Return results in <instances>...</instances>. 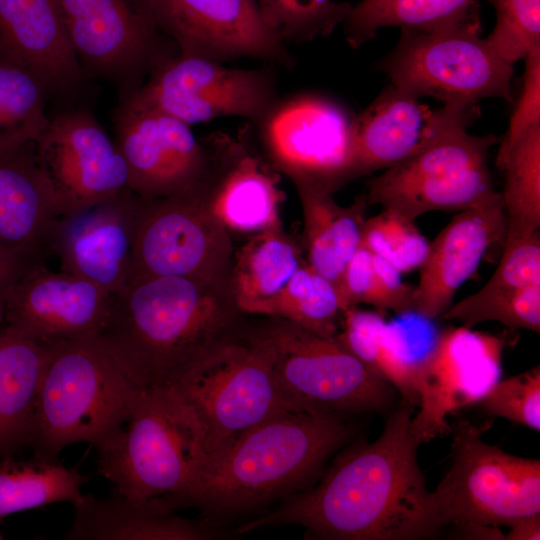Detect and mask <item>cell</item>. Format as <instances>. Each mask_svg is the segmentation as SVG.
<instances>
[{"instance_id": "6da1fadb", "label": "cell", "mask_w": 540, "mask_h": 540, "mask_svg": "<svg viewBox=\"0 0 540 540\" xmlns=\"http://www.w3.org/2000/svg\"><path fill=\"white\" fill-rule=\"evenodd\" d=\"M413 406L402 404L373 442L347 447L311 487L242 523L236 534L297 525L308 539L420 540L440 535L431 491L410 431Z\"/></svg>"}, {"instance_id": "7a4b0ae2", "label": "cell", "mask_w": 540, "mask_h": 540, "mask_svg": "<svg viewBox=\"0 0 540 540\" xmlns=\"http://www.w3.org/2000/svg\"><path fill=\"white\" fill-rule=\"evenodd\" d=\"M231 276H135L112 294L100 333L141 388L168 387L248 326Z\"/></svg>"}, {"instance_id": "3957f363", "label": "cell", "mask_w": 540, "mask_h": 540, "mask_svg": "<svg viewBox=\"0 0 540 540\" xmlns=\"http://www.w3.org/2000/svg\"><path fill=\"white\" fill-rule=\"evenodd\" d=\"M344 416L291 410L254 426L208 459L189 506L216 521L311 487L353 435Z\"/></svg>"}, {"instance_id": "277c9868", "label": "cell", "mask_w": 540, "mask_h": 540, "mask_svg": "<svg viewBox=\"0 0 540 540\" xmlns=\"http://www.w3.org/2000/svg\"><path fill=\"white\" fill-rule=\"evenodd\" d=\"M98 452V471L114 492L172 511L189 506L209 459L194 415L169 387L142 389Z\"/></svg>"}, {"instance_id": "5b68a950", "label": "cell", "mask_w": 540, "mask_h": 540, "mask_svg": "<svg viewBox=\"0 0 540 540\" xmlns=\"http://www.w3.org/2000/svg\"><path fill=\"white\" fill-rule=\"evenodd\" d=\"M142 389L100 333L53 343L28 446L52 460L73 443L98 449L128 418Z\"/></svg>"}, {"instance_id": "8992f818", "label": "cell", "mask_w": 540, "mask_h": 540, "mask_svg": "<svg viewBox=\"0 0 540 540\" xmlns=\"http://www.w3.org/2000/svg\"><path fill=\"white\" fill-rule=\"evenodd\" d=\"M168 387L194 415L209 458L268 418L297 411L279 386L272 349L256 325L248 324Z\"/></svg>"}, {"instance_id": "52a82bcc", "label": "cell", "mask_w": 540, "mask_h": 540, "mask_svg": "<svg viewBox=\"0 0 540 540\" xmlns=\"http://www.w3.org/2000/svg\"><path fill=\"white\" fill-rule=\"evenodd\" d=\"M451 465L432 503L442 530L454 538L477 527H510L540 513V460L509 454L486 443L483 431L467 420L450 425Z\"/></svg>"}, {"instance_id": "ba28073f", "label": "cell", "mask_w": 540, "mask_h": 540, "mask_svg": "<svg viewBox=\"0 0 540 540\" xmlns=\"http://www.w3.org/2000/svg\"><path fill=\"white\" fill-rule=\"evenodd\" d=\"M469 125L448 128L369 179L365 194L368 205H381L415 221L430 211H462L500 197L488 163L489 149L498 138L471 134Z\"/></svg>"}, {"instance_id": "9c48e42d", "label": "cell", "mask_w": 540, "mask_h": 540, "mask_svg": "<svg viewBox=\"0 0 540 540\" xmlns=\"http://www.w3.org/2000/svg\"><path fill=\"white\" fill-rule=\"evenodd\" d=\"M256 327L270 344L279 386L294 410L347 415L392 403L395 389L336 337L279 317L267 316Z\"/></svg>"}, {"instance_id": "30bf717a", "label": "cell", "mask_w": 540, "mask_h": 540, "mask_svg": "<svg viewBox=\"0 0 540 540\" xmlns=\"http://www.w3.org/2000/svg\"><path fill=\"white\" fill-rule=\"evenodd\" d=\"M481 25L420 32L401 29L394 49L378 64L391 84L443 104L471 105L483 98L513 100L514 64L481 38Z\"/></svg>"}, {"instance_id": "8fae6325", "label": "cell", "mask_w": 540, "mask_h": 540, "mask_svg": "<svg viewBox=\"0 0 540 540\" xmlns=\"http://www.w3.org/2000/svg\"><path fill=\"white\" fill-rule=\"evenodd\" d=\"M251 125L262 155L295 185L334 193L353 180L356 114L338 100L316 92L279 97Z\"/></svg>"}, {"instance_id": "7c38bea8", "label": "cell", "mask_w": 540, "mask_h": 540, "mask_svg": "<svg viewBox=\"0 0 540 540\" xmlns=\"http://www.w3.org/2000/svg\"><path fill=\"white\" fill-rule=\"evenodd\" d=\"M279 97L269 68H232L178 52L159 63L123 102L162 111L190 126L229 116L255 124Z\"/></svg>"}, {"instance_id": "4fadbf2b", "label": "cell", "mask_w": 540, "mask_h": 540, "mask_svg": "<svg viewBox=\"0 0 540 540\" xmlns=\"http://www.w3.org/2000/svg\"><path fill=\"white\" fill-rule=\"evenodd\" d=\"M234 252L231 234L197 193L142 199L130 278L226 279Z\"/></svg>"}, {"instance_id": "5bb4252c", "label": "cell", "mask_w": 540, "mask_h": 540, "mask_svg": "<svg viewBox=\"0 0 540 540\" xmlns=\"http://www.w3.org/2000/svg\"><path fill=\"white\" fill-rule=\"evenodd\" d=\"M81 69L121 83L126 97L138 80L175 54L143 0H57ZM173 44V43H172ZM174 45V44H173Z\"/></svg>"}, {"instance_id": "9a60e30c", "label": "cell", "mask_w": 540, "mask_h": 540, "mask_svg": "<svg viewBox=\"0 0 540 540\" xmlns=\"http://www.w3.org/2000/svg\"><path fill=\"white\" fill-rule=\"evenodd\" d=\"M503 336L463 326L441 330L413 376L418 411L410 431L418 445L450 432L448 416L479 403L501 379Z\"/></svg>"}, {"instance_id": "2e32d148", "label": "cell", "mask_w": 540, "mask_h": 540, "mask_svg": "<svg viewBox=\"0 0 540 540\" xmlns=\"http://www.w3.org/2000/svg\"><path fill=\"white\" fill-rule=\"evenodd\" d=\"M35 151L60 216L85 210L129 188L126 162L115 140L84 109L50 118L35 141Z\"/></svg>"}, {"instance_id": "e0dca14e", "label": "cell", "mask_w": 540, "mask_h": 540, "mask_svg": "<svg viewBox=\"0 0 540 540\" xmlns=\"http://www.w3.org/2000/svg\"><path fill=\"white\" fill-rule=\"evenodd\" d=\"M181 54L221 63L240 58L293 68L295 57L265 24L256 0H143Z\"/></svg>"}, {"instance_id": "ac0fdd59", "label": "cell", "mask_w": 540, "mask_h": 540, "mask_svg": "<svg viewBox=\"0 0 540 540\" xmlns=\"http://www.w3.org/2000/svg\"><path fill=\"white\" fill-rule=\"evenodd\" d=\"M115 142L126 162L128 187L145 200L193 194L209 171L204 140L187 123L162 111L122 103Z\"/></svg>"}, {"instance_id": "d6986e66", "label": "cell", "mask_w": 540, "mask_h": 540, "mask_svg": "<svg viewBox=\"0 0 540 540\" xmlns=\"http://www.w3.org/2000/svg\"><path fill=\"white\" fill-rule=\"evenodd\" d=\"M247 122L236 134L215 131L203 140L209 171L197 193L231 234H256L282 226L284 194L279 173L253 142Z\"/></svg>"}, {"instance_id": "ffe728a7", "label": "cell", "mask_w": 540, "mask_h": 540, "mask_svg": "<svg viewBox=\"0 0 540 540\" xmlns=\"http://www.w3.org/2000/svg\"><path fill=\"white\" fill-rule=\"evenodd\" d=\"M142 198L129 188L80 212L60 216L50 253L64 271L87 279L111 294L130 279Z\"/></svg>"}, {"instance_id": "44dd1931", "label": "cell", "mask_w": 540, "mask_h": 540, "mask_svg": "<svg viewBox=\"0 0 540 540\" xmlns=\"http://www.w3.org/2000/svg\"><path fill=\"white\" fill-rule=\"evenodd\" d=\"M112 294L73 273L32 266L12 288L4 324L44 343L99 334Z\"/></svg>"}, {"instance_id": "7402d4cb", "label": "cell", "mask_w": 540, "mask_h": 540, "mask_svg": "<svg viewBox=\"0 0 540 540\" xmlns=\"http://www.w3.org/2000/svg\"><path fill=\"white\" fill-rule=\"evenodd\" d=\"M479 116L478 104L431 108L391 84L356 115L353 180L394 166L448 128Z\"/></svg>"}, {"instance_id": "603a6c76", "label": "cell", "mask_w": 540, "mask_h": 540, "mask_svg": "<svg viewBox=\"0 0 540 540\" xmlns=\"http://www.w3.org/2000/svg\"><path fill=\"white\" fill-rule=\"evenodd\" d=\"M506 227L501 196L459 211L429 246L420 267L415 311L429 319L440 318L488 249L499 241L504 243Z\"/></svg>"}, {"instance_id": "cb8c5ba5", "label": "cell", "mask_w": 540, "mask_h": 540, "mask_svg": "<svg viewBox=\"0 0 540 540\" xmlns=\"http://www.w3.org/2000/svg\"><path fill=\"white\" fill-rule=\"evenodd\" d=\"M0 58L33 71L49 93L74 92L83 77L57 0H0Z\"/></svg>"}, {"instance_id": "d4e9b609", "label": "cell", "mask_w": 540, "mask_h": 540, "mask_svg": "<svg viewBox=\"0 0 540 540\" xmlns=\"http://www.w3.org/2000/svg\"><path fill=\"white\" fill-rule=\"evenodd\" d=\"M495 272L476 293L452 304L440 318L472 328L497 321L510 329L540 332L539 231L506 239Z\"/></svg>"}, {"instance_id": "484cf974", "label": "cell", "mask_w": 540, "mask_h": 540, "mask_svg": "<svg viewBox=\"0 0 540 540\" xmlns=\"http://www.w3.org/2000/svg\"><path fill=\"white\" fill-rule=\"evenodd\" d=\"M59 217L35 141L0 149V244L46 260Z\"/></svg>"}, {"instance_id": "4316f807", "label": "cell", "mask_w": 540, "mask_h": 540, "mask_svg": "<svg viewBox=\"0 0 540 540\" xmlns=\"http://www.w3.org/2000/svg\"><path fill=\"white\" fill-rule=\"evenodd\" d=\"M74 508L64 537L69 540H210L222 535L216 521L188 519L114 491L105 498L83 495Z\"/></svg>"}, {"instance_id": "83f0119b", "label": "cell", "mask_w": 540, "mask_h": 540, "mask_svg": "<svg viewBox=\"0 0 540 540\" xmlns=\"http://www.w3.org/2000/svg\"><path fill=\"white\" fill-rule=\"evenodd\" d=\"M52 344L0 326V459L28 446Z\"/></svg>"}, {"instance_id": "f1b7e54d", "label": "cell", "mask_w": 540, "mask_h": 540, "mask_svg": "<svg viewBox=\"0 0 540 540\" xmlns=\"http://www.w3.org/2000/svg\"><path fill=\"white\" fill-rule=\"evenodd\" d=\"M304 221L307 264L335 285L361 245L365 194L349 206L339 205L333 192L314 185H295Z\"/></svg>"}, {"instance_id": "f546056e", "label": "cell", "mask_w": 540, "mask_h": 540, "mask_svg": "<svg viewBox=\"0 0 540 540\" xmlns=\"http://www.w3.org/2000/svg\"><path fill=\"white\" fill-rule=\"evenodd\" d=\"M304 264L298 245L282 226L256 233L234 252L231 287L246 315L264 316L271 301Z\"/></svg>"}, {"instance_id": "4dcf8cb0", "label": "cell", "mask_w": 540, "mask_h": 540, "mask_svg": "<svg viewBox=\"0 0 540 540\" xmlns=\"http://www.w3.org/2000/svg\"><path fill=\"white\" fill-rule=\"evenodd\" d=\"M481 25L479 0H361L343 23L354 49L384 27L434 32Z\"/></svg>"}, {"instance_id": "1f68e13d", "label": "cell", "mask_w": 540, "mask_h": 540, "mask_svg": "<svg viewBox=\"0 0 540 540\" xmlns=\"http://www.w3.org/2000/svg\"><path fill=\"white\" fill-rule=\"evenodd\" d=\"M336 338L397 390L403 401L417 405L415 364L396 319L386 321L382 311L350 307L342 312Z\"/></svg>"}, {"instance_id": "d6a6232c", "label": "cell", "mask_w": 540, "mask_h": 540, "mask_svg": "<svg viewBox=\"0 0 540 540\" xmlns=\"http://www.w3.org/2000/svg\"><path fill=\"white\" fill-rule=\"evenodd\" d=\"M85 477L78 467L34 455L27 461L13 456L0 462V519L10 514L58 502L73 506L82 498Z\"/></svg>"}, {"instance_id": "836d02e7", "label": "cell", "mask_w": 540, "mask_h": 540, "mask_svg": "<svg viewBox=\"0 0 540 540\" xmlns=\"http://www.w3.org/2000/svg\"><path fill=\"white\" fill-rule=\"evenodd\" d=\"M504 172L500 193L506 214V239L539 231L540 123L527 129L497 163Z\"/></svg>"}, {"instance_id": "e575fe53", "label": "cell", "mask_w": 540, "mask_h": 540, "mask_svg": "<svg viewBox=\"0 0 540 540\" xmlns=\"http://www.w3.org/2000/svg\"><path fill=\"white\" fill-rule=\"evenodd\" d=\"M396 268L360 245L336 286L342 312L358 304L397 314L415 311L416 286L403 282Z\"/></svg>"}, {"instance_id": "d590c367", "label": "cell", "mask_w": 540, "mask_h": 540, "mask_svg": "<svg viewBox=\"0 0 540 540\" xmlns=\"http://www.w3.org/2000/svg\"><path fill=\"white\" fill-rule=\"evenodd\" d=\"M48 94L33 71L0 58V149L37 140L50 119Z\"/></svg>"}, {"instance_id": "8d00e7d4", "label": "cell", "mask_w": 540, "mask_h": 540, "mask_svg": "<svg viewBox=\"0 0 540 540\" xmlns=\"http://www.w3.org/2000/svg\"><path fill=\"white\" fill-rule=\"evenodd\" d=\"M341 315L335 284L307 263L299 267L264 314L288 320L329 338L337 336Z\"/></svg>"}, {"instance_id": "74e56055", "label": "cell", "mask_w": 540, "mask_h": 540, "mask_svg": "<svg viewBox=\"0 0 540 540\" xmlns=\"http://www.w3.org/2000/svg\"><path fill=\"white\" fill-rule=\"evenodd\" d=\"M263 21L285 44L327 37L345 22L352 5L334 0H256Z\"/></svg>"}, {"instance_id": "f35d334b", "label": "cell", "mask_w": 540, "mask_h": 540, "mask_svg": "<svg viewBox=\"0 0 540 540\" xmlns=\"http://www.w3.org/2000/svg\"><path fill=\"white\" fill-rule=\"evenodd\" d=\"M414 222L383 209L378 215L365 219L361 245L400 273L420 268L427 258L430 243Z\"/></svg>"}, {"instance_id": "ab89813d", "label": "cell", "mask_w": 540, "mask_h": 540, "mask_svg": "<svg viewBox=\"0 0 540 540\" xmlns=\"http://www.w3.org/2000/svg\"><path fill=\"white\" fill-rule=\"evenodd\" d=\"M493 5L496 23L485 37L490 47L514 64L540 48V0H486Z\"/></svg>"}, {"instance_id": "60d3db41", "label": "cell", "mask_w": 540, "mask_h": 540, "mask_svg": "<svg viewBox=\"0 0 540 540\" xmlns=\"http://www.w3.org/2000/svg\"><path fill=\"white\" fill-rule=\"evenodd\" d=\"M491 416L540 431L539 365L521 374L499 380L478 403Z\"/></svg>"}, {"instance_id": "b9f144b4", "label": "cell", "mask_w": 540, "mask_h": 540, "mask_svg": "<svg viewBox=\"0 0 540 540\" xmlns=\"http://www.w3.org/2000/svg\"><path fill=\"white\" fill-rule=\"evenodd\" d=\"M524 60L522 92L507 133L501 142L496 163L503 159L514 142L527 129L540 123V48L533 50Z\"/></svg>"}, {"instance_id": "7bdbcfd3", "label": "cell", "mask_w": 540, "mask_h": 540, "mask_svg": "<svg viewBox=\"0 0 540 540\" xmlns=\"http://www.w3.org/2000/svg\"><path fill=\"white\" fill-rule=\"evenodd\" d=\"M38 262H45V259L34 253L0 244V326L5 321L6 304L12 288Z\"/></svg>"}, {"instance_id": "ee69618b", "label": "cell", "mask_w": 540, "mask_h": 540, "mask_svg": "<svg viewBox=\"0 0 540 540\" xmlns=\"http://www.w3.org/2000/svg\"><path fill=\"white\" fill-rule=\"evenodd\" d=\"M505 535L506 540H539L540 513L529 515L517 520Z\"/></svg>"}, {"instance_id": "f6af8a7d", "label": "cell", "mask_w": 540, "mask_h": 540, "mask_svg": "<svg viewBox=\"0 0 540 540\" xmlns=\"http://www.w3.org/2000/svg\"><path fill=\"white\" fill-rule=\"evenodd\" d=\"M2 538H3V536L0 534V539H2Z\"/></svg>"}]
</instances>
